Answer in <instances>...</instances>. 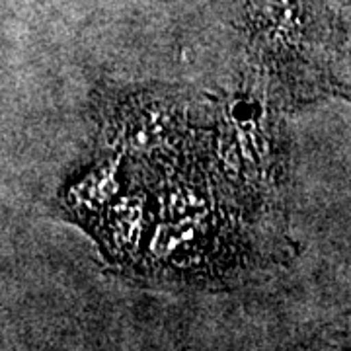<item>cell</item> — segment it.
<instances>
[{
	"mask_svg": "<svg viewBox=\"0 0 351 351\" xmlns=\"http://www.w3.org/2000/svg\"><path fill=\"white\" fill-rule=\"evenodd\" d=\"M141 207L138 201L123 199L115 209L112 211V219L108 223L106 228V242L110 244V248L113 250H121L123 246H135V242L138 239V228H141Z\"/></svg>",
	"mask_w": 351,
	"mask_h": 351,
	"instance_id": "277c9868",
	"label": "cell"
},
{
	"mask_svg": "<svg viewBox=\"0 0 351 351\" xmlns=\"http://www.w3.org/2000/svg\"><path fill=\"white\" fill-rule=\"evenodd\" d=\"M217 156L226 178L256 193L260 186H276L281 168L277 127L258 94L239 92L221 108Z\"/></svg>",
	"mask_w": 351,
	"mask_h": 351,
	"instance_id": "6da1fadb",
	"label": "cell"
},
{
	"mask_svg": "<svg viewBox=\"0 0 351 351\" xmlns=\"http://www.w3.org/2000/svg\"><path fill=\"white\" fill-rule=\"evenodd\" d=\"M246 29L267 75L289 84V78L304 71L311 32L302 0H246Z\"/></svg>",
	"mask_w": 351,
	"mask_h": 351,
	"instance_id": "7a4b0ae2",
	"label": "cell"
},
{
	"mask_svg": "<svg viewBox=\"0 0 351 351\" xmlns=\"http://www.w3.org/2000/svg\"><path fill=\"white\" fill-rule=\"evenodd\" d=\"M115 189V164H100L69 189L66 205L75 215H90L98 211Z\"/></svg>",
	"mask_w": 351,
	"mask_h": 351,
	"instance_id": "3957f363",
	"label": "cell"
}]
</instances>
